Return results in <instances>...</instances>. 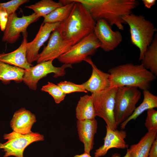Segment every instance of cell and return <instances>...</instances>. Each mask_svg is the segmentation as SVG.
I'll return each instance as SVG.
<instances>
[{"label": "cell", "mask_w": 157, "mask_h": 157, "mask_svg": "<svg viewBox=\"0 0 157 157\" xmlns=\"http://www.w3.org/2000/svg\"><path fill=\"white\" fill-rule=\"evenodd\" d=\"M81 3L90 13L96 22L105 20L111 26L115 25L119 30L123 31L122 19L124 16L132 13L137 7L139 2L136 0H74Z\"/></svg>", "instance_id": "cell-1"}, {"label": "cell", "mask_w": 157, "mask_h": 157, "mask_svg": "<svg viewBox=\"0 0 157 157\" xmlns=\"http://www.w3.org/2000/svg\"><path fill=\"white\" fill-rule=\"evenodd\" d=\"M72 1L75 3L70 14L56 29L64 40L73 45L94 32L96 22L83 4Z\"/></svg>", "instance_id": "cell-2"}, {"label": "cell", "mask_w": 157, "mask_h": 157, "mask_svg": "<svg viewBox=\"0 0 157 157\" xmlns=\"http://www.w3.org/2000/svg\"><path fill=\"white\" fill-rule=\"evenodd\" d=\"M110 87L133 86L143 90H149L156 76L142 64L127 63L109 69Z\"/></svg>", "instance_id": "cell-3"}, {"label": "cell", "mask_w": 157, "mask_h": 157, "mask_svg": "<svg viewBox=\"0 0 157 157\" xmlns=\"http://www.w3.org/2000/svg\"><path fill=\"white\" fill-rule=\"evenodd\" d=\"M122 19L129 26L131 42L139 49V61H142L157 29L151 22L142 15L131 13L124 16Z\"/></svg>", "instance_id": "cell-4"}, {"label": "cell", "mask_w": 157, "mask_h": 157, "mask_svg": "<svg viewBox=\"0 0 157 157\" xmlns=\"http://www.w3.org/2000/svg\"><path fill=\"white\" fill-rule=\"evenodd\" d=\"M141 94L140 91L135 87L125 86L117 88L114 114L117 127L132 114Z\"/></svg>", "instance_id": "cell-5"}, {"label": "cell", "mask_w": 157, "mask_h": 157, "mask_svg": "<svg viewBox=\"0 0 157 157\" xmlns=\"http://www.w3.org/2000/svg\"><path fill=\"white\" fill-rule=\"evenodd\" d=\"M101 46V43L93 32L72 45L57 59L63 64L78 63L93 55Z\"/></svg>", "instance_id": "cell-6"}, {"label": "cell", "mask_w": 157, "mask_h": 157, "mask_svg": "<svg viewBox=\"0 0 157 157\" xmlns=\"http://www.w3.org/2000/svg\"><path fill=\"white\" fill-rule=\"evenodd\" d=\"M117 88L109 87L92 94L96 116L103 119L110 129H117L114 117L115 97Z\"/></svg>", "instance_id": "cell-7"}, {"label": "cell", "mask_w": 157, "mask_h": 157, "mask_svg": "<svg viewBox=\"0 0 157 157\" xmlns=\"http://www.w3.org/2000/svg\"><path fill=\"white\" fill-rule=\"evenodd\" d=\"M3 138L7 140L4 143H0V149L4 152L3 157L13 156L24 157V151L25 148L32 143L44 140V137L37 132L22 135L14 131L5 134Z\"/></svg>", "instance_id": "cell-8"}, {"label": "cell", "mask_w": 157, "mask_h": 157, "mask_svg": "<svg viewBox=\"0 0 157 157\" xmlns=\"http://www.w3.org/2000/svg\"><path fill=\"white\" fill-rule=\"evenodd\" d=\"M53 60L42 62L34 66H31L27 70H25L22 81L33 90H36L38 81L42 78L51 73L54 74L53 77L56 78L64 76L66 74L65 69L72 67V65L63 64L60 67L54 66Z\"/></svg>", "instance_id": "cell-9"}, {"label": "cell", "mask_w": 157, "mask_h": 157, "mask_svg": "<svg viewBox=\"0 0 157 157\" xmlns=\"http://www.w3.org/2000/svg\"><path fill=\"white\" fill-rule=\"evenodd\" d=\"M34 13L28 15H23L18 17L16 12L8 16V22L2 40L10 44L15 42L21 36V34L26 32L28 26L37 21L40 17Z\"/></svg>", "instance_id": "cell-10"}, {"label": "cell", "mask_w": 157, "mask_h": 157, "mask_svg": "<svg viewBox=\"0 0 157 157\" xmlns=\"http://www.w3.org/2000/svg\"><path fill=\"white\" fill-rule=\"evenodd\" d=\"M94 33L101 44L100 48L106 52L114 50L121 43L122 36L119 31H113L104 19L96 22Z\"/></svg>", "instance_id": "cell-11"}, {"label": "cell", "mask_w": 157, "mask_h": 157, "mask_svg": "<svg viewBox=\"0 0 157 157\" xmlns=\"http://www.w3.org/2000/svg\"><path fill=\"white\" fill-rule=\"evenodd\" d=\"M72 45V43L64 40L56 29L51 34L47 45L39 54L37 62L53 60L66 53Z\"/></svg>", "instance_id": "cell-12"}, {"label": "cell", "mask_w": 157, "mask_h": 157, "mask_svg": "<svg viewBox=\"0 0 157 157\" xmlns=\"http://www.w3.org/2000/svg\"><path fill=\"white\" fill-rule=\"evenodd\" d=\"M60 23H45L41 24L34 39L27 44L26 58L30 65L38 59L39 50L49 38L51 33L56 29Z\"/></svg>", "instance_id": "cell-13"}, {"label": "cell", "mask_w": 157, "mask_h": 157, "mask_svg": "<svg viewBox=\"0 0 157 157\" xmlns=\"http://www.w3.org/2000/svg\"><path fill=\"white\" fill-rule=\"evenodd\" d=\"M106 127V132L104 138V144L95 150L94 157L104 156L109 149L112 148L124 149L128 147V145L125 141L126 136L125 131L123 130H112L107 125Z\"/></svg>", "instance_id": "cell-14"}, {"label": "cell", "mask_w": 157, "mask_h": 157, "mask_svg": "<svg viewBox=\"0 0 157 157\" xmlns=\"http://www.w3.org/2000/svg\"><path fill=\"white\" fill-rule=\"evenodd\" d=\"M84 61L91 66L92 73L89 79L82 84L85 89L92 94L101 91L110 87L109 74L99 69L90 57Z\"/></svg>", "instance_id": "cell-15"}, {"label": "cell", "mask_w": 157, "mask_h": 157, "mask_svg": "<svg viewBox=\"0 0 157 157\" xmlns=\"http://www.w3.org/2000/svg\"><path fill=\"white\" fill-rule=\"evenodd\" d=\"M22 35V41L19 47L12 52L0 54V61L27 70L32 66L28 62L26 58L27 32Z\"/></svg>", "instance_id": "cell-16"}, {"label": "cell", "mask_w": 157, "mask_h": 157, "mask_svg": "<svg viewBox=\"0 0 157 157\" xmlns=\"http://www.w3.org/2000/svg\"><path fill=\"white\" fill-rule=\"evenodd\" d=\"M36 121L34 114L24 108H22L14 113L10 122V126L13 131L26 135L32 132V126Z\"/></svg>", "instance_id": "cell-17"}, {"label": "cell", "mask_w": 157, "mask_h": 157, "mask_svg": "<svg viewBox=\"0 0 157 157\" xmlns=\"http://www.w3.org/2000/svg\"><path fill=\"white\" fill-rule=\"evenodd\" d=\"M76 123L79 138L84 144V152L90 154L94 144V136L98 128L97 121L95 119L77 120Z\"/></svg>", "instance_id": "cell-18"}, {"label": "cell", "mask_w": 157, "mask_h": 157, "mask_svg": "<svg viewBox=\"0 0 157 157\" xmlns=\"http://www.w3.org/2000/svg\"><path fill=\"white\" fill-rule=\"evenodd\" d=\"M143 99L142 103L136 107L132 114L120 125L121 130L125 129L129 122L135 120L143 112L148 110L157 107V96L151 93L149 90H143Z\"/></svg>", "instance_id": "cell-19"}, {"label": "cell", "mask_w": 157, "mask_h": 157, "mask_svg": "<svg viewBox=\"0 0 157 157\" xmlns=\"http://www.w3.org/2000/svg\"><path fill=\"white\" fill-rule=\"evenodd\" d=\"M157 131L147 133L137 144L131 145L129 149L132 157H148L149 151L157 138Z\"/></svg>", "instance_id": "cell-20"}, {"label": "cell", "mask_w": 157, "mask_h": 157, "mask_svg": "<svg viewBox=\"0 0 157 157\" xmlns=\"http://www.w3.org/2000/svg\"><path fill=\"white\" fill-rule=\"evenodd\" d=\"M78 120H92L96 116L92 97L85 95L81 97L76 108Z\"/></svg>", "instance_id": "cell-21"}, {"label": "cell", "mask_w": 157, "mask_h": 157, "mask_svg": "<svg viewBox=\"0 0 157 157\" xmlns=\"http://www.w3.org/2000/svg\"><path fill=\"white\" fill-rule=\"evenodd\" d=\"M25 69L0 61V80L4 84L11 81L20 82L23 81Z\"/></svg>", "instance_id": "cell-22"}, {"label": "cell", "mask_w": 157, "mask_h": 157, "mask_svg": "<svg viewBox=\"0 0 157 157\" xmlns=\"http://www.w3.org/2000/svg\"><path fill=\"white\" fill-rule=\"evenodd\" d=\"M141 64L155 76H157V35H155L151 44L148 47Z\"/></svg>", "instance_id": "cell-23"}, {"label": "cell", "mask_w": 157, "mask_h": 157, "mask_svg": "<svg viewBox=\"0 0 157 157\" xmlns=\"http://www.w3.org/2000/svg\"><path fill=\"white\" fill-rule=\"evenodd\" d=\"M70 0V3L56 8L44 17L43 23H61L66 19L70 14L75 3L72 0Z\"/></svg>", "instance_id": "cell-24"}, {"label": "cell", "mask_w": 157, "mask_h": 157, "mask_svg": "<svg viewBox=\"0 0 157 157\" xmlns=\"http://www.w3.org/2000/svg\"><path fill=\"white\" fill-rule=\"evenodd\" d=\"M63 6L59 1L57 2L52 0H41L34 4L25 6V7L32 9L40 17H43Z\"/></svg>", "instance_id": "cell-25"}, {"label": "cell", "mask_w": 157, "mask_h": 157, "mask_svg": "<svg viewBox=\"0 0 157 157\" xmlns=\"http://www.w3.org/2000/svg\"><path fill=\"white\" fill-rule=\"evenodd\" d=\"M41 90L48 92L53 98L55 102L57 104L64 100L66 95L58 85L49 82L47 84L42 87Z\"/></svg>", "instance_id": "cell-26"}, {"label": "cell", "mask_w": 157, "mask_h": 157, "mask_svg": "<svg viewBox=\"0 0 157 157\" xmlns=\"http://www.w3.org/2000/svg\"><path fill=\"white\" fill-rule=\"evenodd\" d=\"M57 85L65 94L76 92H87L82 84H77L70 81H64L60 82Z\"/></svg>", "instance_id": "cell-27"}, {"label": "cell", "mask_w": 157, "mask_h": 157, "mask_svg": "<svg viewBox=\"0 0 157 157\" xmlns=\"http://www.w3.org/2000/svg\"><path fill=\"white\" fill-rule=\"evenodd\" d=\"M144 125L148 132L157 131V111L154 108L147 110Z\"/></svg>", "instance_id": "cell-28"}, {"label": "cell", "mask_w": 157, "mask_h": 157, "mask_svg": "<svg viewBox=\"0 0 157 157\" xmlns=\"http://www.w3.org/2000/svg\"><path fill=\"white\" fill-rule=\"evenodd\" d=\"M29 1V0H12L6 2H0V8L5 9L9 15L15 13L20 6Z\"/></svg>", "instance_id": "cell-29"}, {"label": "cell", "mask_w": 157, "mask_h": 157, "mask_svg": "<svg viewBox=\"0 0 157 157\" xmlns=\"http://www.w3.org/2000/svg\"><path fill=\"white\" fill-rule=\"evenodd\" d=\"M8 15L4 9L0 8V28L1 31H4L8 19Z\"/></svg>", "instance_id": "cell-30"}, {"label": "cell", "mask_w": 157, "mask_h": 157, "mask_svg": "<svg viewBox=\"0 0 157 157\" xmlns=\"http://www.w3.org/2000/svg\"><path fill=\"white\" fill-rule=\"evenodd\" d=\"M148 157H157V138L154 141L151 147Z\"/></svg>", "instance_id": "cell-31"}, {"label": "cell", "mask_w": 157, "mask_h": 157, "mask_svg": "<svg viewBox=\"0 0 157 157\" xmlns=\"http://www.w3.org/2000/svg\"><path fill=\"white\" fill-rule=\"evenodd\" d=\"M144 6L147 8L150 9L154 5L156 2V0H142Z\"/></svg>", "instance_id": "cell-32"}, {"label": "cell", "mask_w": 157, "mask_h": 157, "mask_svg": "<svg viewBox=\"0 0 157 157\" xmlns=\"http://www.w3.org/2000/svg\"><path fill=\"white\" fill-rule=\"evenodd\" d=\"M111 157H121L120 155L117 153L113 154ZM123 157H132L130 151L129 149H127L126 155Z\"/></svg>", "instance_id": "cell-33"}, {"label": "cell", "mask_w": 157, "mask_h": 157, "mask_svg": "<svg viewBox=\"0 0 157 157\" xmlns=\"http://www.w3.org/2000/svg\"><path fill=\"white\" fill-rule=\"evenodd\" d=\"M73 157H92L90 154L86 152H84L83 154L81 155H76Z\"/></svg>", "instance_id": "cell-34"}]
</instances>
